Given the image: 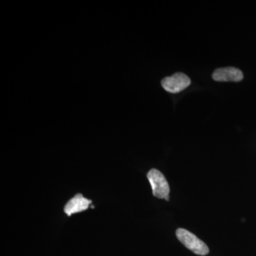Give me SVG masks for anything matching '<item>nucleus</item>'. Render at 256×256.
<instances>
[{"instance_id": "f03ea898", "label": "nucleus", "mask_w": 256, "mask_h": 256, "mask_svg": "<svg viewBox=\"0 0 256 256\" xmlns=\"http://www.w3.org/2000/svg\"><path fill=\"white\" fill-rule=\"evenodd\" d=\"M148 180L151 184L152 194L159 198H164L170 201V186L166 178L161 172L156 169H152L148 173Z\"/></svg>"}, {"instance_id": "7ed1b4c3", "label": "nucleus", "mask_w": 256, "mask_h": 256, "mask_svg": "<svg viewBox=\"0 0 256 256\" xmlns=\"http://www.w3.org/2000/svg\"><path fill=\"white\" fill-rule=\"evenodd\" d=\"M161 84L166 92L171 94H178L190 86L191 80L186 74L178 72L172 76L165 77L162 80Z\"/></svg>"}, {"instance_id": "20e7f679", "label": "nucleus", "mask_w": 256, "mask_h": 256, "mask_svg": "<svg viewBox=\"0 0 256 256\" xmlns=\"http://www.w3.org/2000/svg\"><path fill=\"white\" fill-rule=\"evenodd\" d=\"M212 78L216 82H239L244 79V74L240 69L235 67H226L216 69L212 74Z\"/></svg>"}, {"instance_id": "39448f33", "label": "nucleus", "mask_w": 256, "mask_h": 256, "mask_svg": "<svg viewBox=\"0 0 256 256\" xmlns=\"http://www.w3.org/2000/svg\"><path fill=\"white\" fill-rule=\"evenodd\" d=\"M92 203V200L85 198L82 194H78L67 202L66 204L64 206V212L67 216H70L74 214L79 213L88 210Z\"/></svg>"}, {"instance_id": "f257e3e1", "label": "nucleus", "mask_w": 256, "mask_h": 256, "mask_svg": "<svg viewBox=\"0 0 256 256\" xmlns=\"http://www.w3.org/2000/svg\"><path fill=\"white\" fill-rule=\"evenodd\" d=\"M176 236L185 247L196 255L206 256L210 252V249L206 244L186 229L178 228Z\"/></svg>"}]
</instances>
